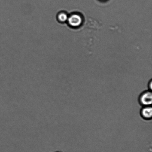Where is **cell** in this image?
Instances as JSON below:
<instances>
[{"mask_svg":"<svg viewBox=\"0 0 152 152\" xmlns=\"http://www.w3.org/2000/svg\"><path fill=\"white\" fill-rule=\"evenodd\" d=\"M138 102L142 106H151L152 104V91L147 90L141 92L138 97Z\"/></svg>","mask_w":152,"mask_h":152,"instance_id":"obj_1","label":"cell"},{"mask_svg":"<svg viewBox=\"0 0 152 152\" xmlns=\"http://www.w3.org/2000/svg\"><path fill=\"white\" fill-rule=\"evenodd\" d=\"M67 22L70 26L76 28L80 26L81 25L83 19L80 15L74 14L68 16Z\"/></svg>","mask_w":152,"mask_h":152,"instance_id":"obj_2","label":"cell"},{"mask_svg":"<svg viewBox=\"0 0 152 152\" xmlns=\"http://www.w3.org/2000/svg\"><path fill=\"white\" fill-rule=\"evenodd\" d=\"M140 116L143 120L149 121L152 119V108L151 106H142L140 110Z\"/></svg>","mask_w":152,"mask_h":152,"instance_id":"obj_3","label":"cell"},{"mask_svg":"<svg viewBox=\"0 0 152 152\" xmlns=\"http://www.w3.org/2000/svg\"><path fill=\"white\" fill-rule=\"evenodd\" d=\"M68 16L65 12H61L57 15V19L60 23H64L67 21Z\"/></svg>","mask_w":152,"mask_h":152,"instance_id":"obj_4","label":"cell"},{"mask_svg":"<svg viewBox=\"0 0 152 152\" xmlns=\"http://www.w3.org/2000/svg\"><path fill=\"white\" fill-rule=\"evenodd\" d=\"M148 86V90L152 91V80H150L149 81L147 85Z\"/></svg>","mask_w":152,"mask_h":152,"instance_id":"obj_5","label":"cell"},{"mask_svg":"<svg viewBox=\"0 0 152 152\" xmlns=\"http://www.w3.org/2000/svg\"><path fill=\"white\" fill-rule=\"evenodd\" d=\"M102 1H105V0H102Z\"/></svg>","mask_w":152,"mask_h":152,"instance_id":"obj_6","label":"cell"}]
</instances>
